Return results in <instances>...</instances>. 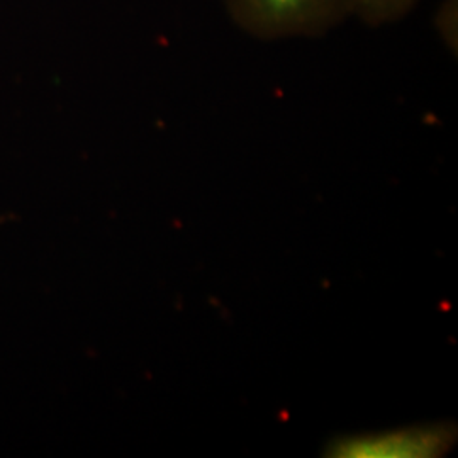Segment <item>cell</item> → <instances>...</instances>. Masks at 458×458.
<instances>
[{"label":"cell","instance_id":"cell-1","mask_svg":"<svg viewBox=\"0 0 458 458\" xmlns=\"http://www.w3.org/2000/svg\"><path fill=\"white\" fill-rule=\"evenodd\" d=\"M246 36L274 43L318 39L350 19V0H221Z\"/></svg>","mask_w":458,"mask_h":458},{"label":"cell","instance_id":"cell-2","mask_svg":"<svg viewBox=\"0 0 458 458\" xmlns=\"http://www.w3.org/2000/svg\"><path fill=\"white\" fill-rule=\"evenodd\" d=\"M448 435L443 437L440 431H410L404 435H397L394 438H382V440H369L357 445H350L344 448V455L353 457H423L428 452H437L445 448L443 443L448 442Z\"/></svg>","mask_w":458,"mask_h":458},{"label":"cell","instance_id":"cell-4","mask_svg":"<svg viewBox=\"0 0 458 458\" xmlns=\"http://www.w3.org/2000/svg\"><path fill=\"white\" fill-rule=\"evenodd\" d=\"M457 0H443L435 16L437 33L443 45L454 53H457Z\"/></svg>","mask_w":458,"mask_h":458},{"label":"cell","instance_id":"cell-3","mask_svg":"<svg viewBox=\"0 0 458 458\" xmlns=\"http://www.w3.org/2000/svg\"><path fill=\"white\" fill-rule=\"evenodd\" d=\"M423 0H350V19L367 28L391 26L410 16Z\"/></svg>","mask_w":458,"mask_h":458}]
</instances>
